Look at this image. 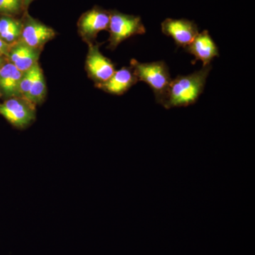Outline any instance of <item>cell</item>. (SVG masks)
<instances>
[{"label":"cell","instance_id":"obj_1","mask_svg":"<svg viewBox=\"0 0 255 255\" xmlns=\"http://www.w3.org/2000/svg\"><path fill=\"white\" fill-rule=\"evenodd\" d=\"M212 66H203L199 71L185 76H177L171 82L167 98L162 107L164 108L186 107L195 104L203 93L206 80Z\"/></svg>","mask_w":255,"mask_h":255},{"label":"cell","instance_id":"obj_2","mask_svg":"<svg viewBox=\"0 0 255 255\" xmlns=\"http://www.w3.org/2000/svg\"><path fill=\"white\" fill-rule=\"evenodd\" d=\"M130 67L138 81L145 82L152 89L157 103L163 105L172 80L166 63L164 61L141 63L132 59Z\"/></svg>","mask_w":255,"mask_h":255},{"label":"cell","instance_id":"obj_3","mask_svg":"<svg viewBox=\"0 0 255 255\" xmlns=\"http://www.w3.org/2000/svg\"><path fill=\"white\" fill-rule=\"evenodd\" d=\"M108 31L110 36L107 48L114 50L122 42L135 35L145 34L146 30L140 16L123 14L117 11H110Z\"/></svg>","mask_w":255,"mask_h":255},{"label":"cell","instance_id":"obj_4","mask_svg":"<svg viewBox=\"0 0 255 255\" xmlns=\"http://www.w3.org/2000/svg\"><path fill=\"white\" fill-rule=\"evenodd\" d=\"M36 107L23 97H13L0 104V115L16 128L23 130L36 121Z\"/></svg>","mask_w":255,"mask_h":255},{"label":"cell","instance_id":"obj_5","mask_svg":"<svg viewBox=\"0 0 255 255\" xmlns=\"http://www.w3.org/2000/svg\"><path fill=\"white\" fill-rule=\"evenodd\" d=\"M88 44L85 68L88 76L95 82V85H101L112 78L115 73L114 64L101 53L100 44L95 43Z\"/></svg>","mask_w":255,"mask_h":255},{"label":"cell","instance_id":"obj_6","mask_svg":"<svg viewBox=\"0 0 255 255\" xmlns=\"http://www.w3.org/2000/svg\"><path fill=\"white\" fill-rule=\"evenodd\" d=\"M110 22V11L95 7L80 16L78 26L80 36L87 43H94L97 34L108 30Z\"/></svg>","mask_w":255,"mask_h":255},{"label":"cell","instance_id":"obj_7","mask_svg":"<svg viewBox=\"0 0 255 255\" xmlns=\"http://www.w3.org/2000/svg\"><path fill=\"white\" fill-rule=\"evenodd\" d=\"M56 36V32L50 26L41 22L28 14L22 21V31L20 40L26 45L36 49H43L48 42Z\"/></svg>","mask_w":255,"mask_h":255},{"label":"cell","instance_id":"obj_8","mask_svg":"<svg viewBox=\"0 0 255 255\" xmlns=\"http://www.w3.org/2000/svg\"><path fill=\"white\" fill-rule=\"evenodd\" d=\"M161 26L164 34L172 37L177 46L183 48L191 43L199 33L197 25L185 18H166Z\"/></svg>","mask_w":255,"mask_h":255},{"label":"cell","instance_id":"obj_9","mask_svg":"<svg viewBox=\"0 0 255 255\" xmlns=\"http://www.w3.org/2000/svg\"><path fill=\"white\" fill-rule=\"evenodd\" d=\"M186 51L195 57L193 64L201 60L203 66L210 65L216 57L219 56V50L207 30L199 33L192 42L185 48Z\"/></svg>","mask_w":255,"mask_h":255},{"label":"cell","instance_id":"obj_10","mask_svg":"<svg viewBox=\"0 0 255 255\" xmlns=\"http://www.w3.org/2000/svg\"><path fill=\"white\" fill-rule=\"evenodd\" d=\"M41 51L28 46L19 39L10 45L6 58L8 62L23 73L38 63Z\"/></svg>","mask_w":255,"mask_h":255},{"label":"cell","instance_id":"obj_11","mask_svg":"<svg viewBox=\"0 0 255 255\" xmlns=\"http://www.w3.org/2000/svg\"><path fill=\"white\" fill-rule=\"evenodd\" d=\"M137 82L138 80L131 67H124L115 71L110 80L96 87L107 93L120 96L128 91Z\"/></svg>","mask_w":255,"mask_h":255},{"label":"cell","instance_id":"obj_12","mask_svg":"<svg viewBox=\"0 0 255 255\" xmlns=\"http://www.w3.org/2000/svg\"><path fill=\"white\" fill-rule=\"evenodd\" d=\"M22 75V72L8 61L0 68V92L6 100L21 97L19 86Z\"/></svg>","mask_w":255,"mask_h":255},{"label":"cell","instance_id":"obj_13","mask_svg":"<svg viewBox=\"0 0 255 255\" xmlns=\"http://www.w3.org/2000/svg\"><path fill=\"white\" fill-rule=\"evenodd\" d=\"M46 80L43 70L38 62L32 67V75L28 86L27 100L35 106L41 105L46 100Z\"/></svg>","mask_w":255,"mask_h":255},{"label":"cell","instance_id":"obj_14","mask_svg":"<svg viewBox=\"0 0 255 255\" xmlns=\"http://www.w3.org/2000/svg\"><path fill=\"white\" fill-rule=\"evenodd\" d=\"M22 21L11 16L0 17V38L7 44H12L21 38Z\"/></svg>","mask_w":255,"mask_h":255},{"label":"cell","instance_id":"obj_15","mask_svg":"<svg viewBox=\"0 0 255 255\" xmlns=\"http://www.w3.org/2000/svg\"><path fill=\"white\" fill-rule=\"evenodd\" d=\"M23 7L22 0H0V14L3 16L18 14Z\"/></svg>","mask_w":255,"mask_h":255},{"label":"cell","instance_id":"obj_16","mask_svg":"<svg viewBox=\"0 0 255 255\" xmlns=\"http://www.w3.org/2000/svg\"><path fill=\"white\" fill-rule=\"evenodd\" d=\"M10 45L5 43L3 40L0 38V56L6 58V55L9 52Z\"/></svg>","mask_w":255,"mask_h":255},{"label":"cell","instance_id":"obj_17","mask_svg":"<svg viewBox=\"0 0 255 255\" xmlns=\"http://www.w3.org/2000/svg\"><path fill=\"white\" fill-rule=\"evenodd\" d=\"M23 1V6H28V5L31 4L32 1H33V0H22Z\"/></svg>","mask_w":255,"mask_h":255},{"label":"cell","instance_id":"obj_18","mask_svg":"<svg viewBox=\"0 0 255 255\" xmlns=\"http://www.w3.org/2000/svg\"><path fill=\"white\" fill-rule=\"evenodd\" d=\"M4 57L0 56V68L2 67V65L5 63Z\"/></svg>","mask_w":255,"mask_h":255},{"label":"cell","instance_id":"obj_19","mask_svg":"<svg viewBox=\"0 0 255 255\" xmlns=\"http://www.w3.org/2000/svg\"><path fill=\"white\" fill-rule=\"evenodd\" d=\"M1 97H2V95H1V92H0V98H1Z\"/></svg>","mask_w":255,"mask_h":255}]
</instances>
